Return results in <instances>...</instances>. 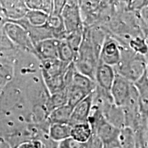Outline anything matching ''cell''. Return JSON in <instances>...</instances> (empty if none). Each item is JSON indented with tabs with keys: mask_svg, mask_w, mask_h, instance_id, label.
I'll return each instance as SVG.
<instances>
[{
	"mask_svg": "<svg viewBox=\"0 0 148 148\" xmlns=\"http://www.w3.org/2000/svg\"><path fill=\"white\" fill-rule=\"evenodd\" d=\"M147 62L145 56L134 52L130 48L125 49L122 46L121 60L114 68L116 73L134 83L147 70Z\"/></svg>",
	"mask_w": 148,
	"mask_h": 148,
	"instance_id": "obj_1",
	"label": "cell"
},
{
	"mask_svg": "<svg viewBox=\"0 0 148 148\" xmlns=\"http://www.w3.org/2000/svg\"><path fill=\"white\" fill-rule=\"evenodd\" d=\"M88 122L91 127L92 132L95 133L102 141L103 148L120 147L119 134L121 129L107 121L99 109L93 106H92Z\"/></svg>",
	"mask_w": 148,
	"mask_h": 148,
	"instance_id": "obj_2",
	"label": "cell"
},
{
	"mask_svg": "<svg viewBox=\"0 0 148 148\" xmlns=\"http://www.w3.org/2000/svg\"><path fill=\"white\" fill-rule=\"evenodd\" d=\"M3 31L18 51L35 55L34 45L28 34L21 26L12 22H6Z\"/></svg>",
	"mask_w": 148,
	"mask_h": 148,
	"instance_id": "obj_3",
	"label": "cell"
},
{
	"mask_svg": "<svg viewBox=\"0 0 148 148\" xmlns=\"http://www.w3.org/2000/svg\"><path fill=\"white\" fill-rule=\"evenodd\" d=\"M61 17L66 34L84 28L78 1H66Z\"/></svg>",
	"mask_w": 148,
	"mask_h": 148,
	"instance_id": "obj_4",
	"label": "cell"
},
{
	"mask_svg": "<svg viewBox=\"0 0 148 148\" xmlns=\"http://www.w3.org/2000/svg\"><path fill=\"white\" fill-rule=\"evenodd\" d=\"M134 88L132 82L122 75L116 73L110 90L114 104L118 107H123L130 97Z\"/></svg>",
	"mask_w": 148,
	"mask_h": 148,
	"instance_id": "obj_5",
	"label": "cell"
},
{
	"mask_svg": "<svg viewBox=\"0 0 148 148\" xmlns=\"http://www.w3.org/2000/svg\"><path fill=\"white\" fill-rule=\"evenodd\" d=\"M122 46L115 38L106 35L99 55V62L115 66L119 64L121 57Z\"/></svg>",
	"mask_w": 148,
	"mask_h": 148,
	"instance_id": "obj_6",
	"label": "cell"
},
{
	"mask_svg": "<svg viewBox=\"0 0 148 148\" xmlns=\"http://www.w3.org/2000/svg\"><path fill=\"white\" fill-rule=\"evenodd\" d=\"M28 11L24 1H0V14L6 22L14 21L25 17Z\"/></svg>",
	"mask_w": 148,
	"mask_h": 148,
	"instance_id": "obj_7",
	"label": "cell"
},
{
	"mask_svg": "<svg viewBox=\"0 0 148 148\" xmlns=\"http://www.w3.org/2000/svg\"><path fill=\"white\" fill-rule=\"evenodd\" d=\"M115 75L113 66L99 62L95 72L94 81L98 88L110 92Z\"/></svg>",
	"mask_w": 148,
	"mask_h": 148,
	"instance_id": "obj_8",
	"label": "cell"
},
{
	"mask_svg": "<svg viewBox=\"0 0 148 148\" xmlns=\"http://www.w3.org/2000/svg\"><path fill=\"white\" fill-rule=\"evenodd\" d=\"M93 92L85 97L73 108L69 123L71 126L78 123L88 122L92 110Z\"/></svg>",
	"mask_w": 148,
	"mask_h": 148,
	"instance_id": "obj_9",
	"label": "cell"
},
{
	"mask_svg": "<svg viewBox=\"0 0 148 148\" xmlns=\"http://www.w3.org/2000/svg\"><path fill=\"white\" fill-rule=\"evenodd\" d=\"M58 42L59 40L56 38H48L36 42L34 45V56L40 61L58 59Z\"/></svg>",
	"mask_w": 148,
	"mask_h": 148,
	"instance_id": "obj_10",
	"label": "cell"
},
{
	"mask_svg": "<svg viewBox=\"0 0 148 148\" xmlns=\"http://www.w3.org/2000/svg\"><path fill=\"white\" fill-rule=\"evenodd\" d=\"M40 72L43 79L51 78L65 73L70 64L64 63L58 59L40 60Z\"/></svg>",
	"mask_w": 148,
	"mask_h": 148,
	"instance_id": "obj_11",
	"label": "cell"
},
{
	"mask_svg": "<svg viewBox=\"0 0 148 148\" xmlns=\"http://www.w3.org/2000/svg\"><path fill=\"white\" fill-rule=\"evenodd\" d=\"M71 127L69 123H50L48 127V137L56 143L71 137Z\"/></svg>",
	"mask_w": 148,
	"mask_h": 148,
	"instance_id": "obj_12",
	"label": "cell"
},
{
	"mask_svg": "<svg viewBox=\"0 0 148 148\" xmlns=\"http://www.w3.org/2000/svg\"><path fill=\"white\" fill-rule=\"evenodd\" d=\"M73 108L66 104L53 110L48 114L47 120L50 123H69Z\"/></svg>",
	"mask_w": 148,
	"mask_h": 148,
	"instance_id": "obj_13",
	"label": "cell"
},
{
	"mask_svg": "<svg viewBox=\"0 0 148 148\" xmlns=\"http://www.w3.org/2000/svg\"><path fill=\"white\" fill-rule=\"evenodd\" d=\"M14 60L0 57V88L13 79Z\"/></svg>",
	"mask_w": 148,
	"mask_h": 148,
	"instance_id": "obj_14",
	"label": "cell"
},
{
	"mask_svg": "<svg viewBox=\"0 0 148 148\" xmlns=\"http://www.w3.org/2000/svg\"><path fill=\"white\" fill-rule=\"evenodd\" d=\"M119 145L121 148H140L134 131L129 127L120 130Z\"/></svg>",
	"mask_w": 148,
	"mask_h": 148,
	"instance_id": "obj_15",
	"label": "cell"
},
{
	"mask_svg": "<svg viewBox=\"0 0 148 148\" xmlns=\"http://www.w3.org/2000/svg\"><path fill=\"white\" fill-rule=\"evenodd\" d=\"M92 134L91 127L88 122L72 125L71 137L81 143L87 141Z\"/></svg>",
	"mask_w": 148,
	"mask_h": 148,
	"instance_id": "obj_16",
	"label": "cell"
},
{
	"mask_svg": "<svg viewBox=\"0 0 148 148\" xmlns=\"http://www.w3.org/2000/svg\"><path fill=\"white\" fill-rule=\"evenodd\" d=\"M66 104H67V89L62 90L60 92L51 95L46 102L47 117L48 114L53 110Z\"/></svg>",
	"mask_w": 148,
	"mask_h": 148,
	"instance_id": "obj_17",
	"label": "cell"
},
{
	"mask_svg": "<svg viewBox=\"0 0 148 148\" xmlns=\"http://www.w3.org/2000/svg\"><path fill=\"white\" fill-rule=\"evenodd\" d=\"M70 84L79 86V87L86 90L90 93H92L97 88V85H96L95 81L92 80L88 76H86V75L77 72L76 69L74 72Z\"/></svg>",
	"mask_w": 148,
	"mask_h": 148,
	"instance_id": "obj_18",
	"label": "cell"
},
{
	"mask_svg": "<svg viewBox=\"0 0 148 148\" xmlns=\"http://www.w3.org/2000/svg\"><path fill=\"white\" fill-rule=\"evenodd\" d=\"M90 94L91 93L79 86L70 84L67 88V104L73 108Z\"/></svg>",
	"mask_w": 148,
	"mask_h": 148,
	"instance_id": "obj_19",
	"label": "cell"
},
{
	"mask_svg": "<svg viewBox=\"0 0 148 148\" xmlns=\"http://www.w3.org/2000/svg\"><path fill=\"white\" fill-rule=\"evenodd\" d=\"M76 53L73 50L65 39L59 40L58 47V58L64 63L71 64L73 62Z\"/></svg>",
	"mask_w": 148,
	"mask_h": 148,
	"instance_id": "obj_20",
	"label": "cell"
},
{
	"mask_svg": "<svg viewBox=\"0 0 148 148\" xmlns=\"http://www.w3.org/2000/svg\"><path fill=\"white\" fill-rule=\"evenodd\" d=\"M49 15L39 10H28L25 18L29 24L34 27H41L45 25Z\"/></svg>",
	"mask_w": 148,
	"mask_h": 148,
	"instance_id": "obj_21",
	"label": "cell"
},
{
	"mask_svg": "<svg viewBox=\"0 0 148 148\" xmlns=\"http://www.w3.org/2000/svg\"><path fill=\"white\" fill-rule=\"evenodd\" d=\"M28 10H39L49 15L53 8V1H24Z\"/></svg>",
	"mask_w": 148,
	"mask_h": 148,
	"instance_id": "obj_22",
	"label": "cell"
},
{
	"mask_svg": "<svg viewBox=\"0 0 148 148\" xmlns=\"http://www.w3.org/2000/svg\"><path fill=\"white\" fill-rule=\"evenodd\" d=\"M83 34H84V28L68 33L66 34L65 38H64L71 46V47L75 51V53H77L79 46L81 45V42L82 41Z\"/></svg>",
	"mask_w": 148,
	"mask_h": 148,
	"instance_id": "obj_23",
	"label": "cell"
},
{
	"mask_svg": "<svg viewBox=\"0 0 148 148\" xmlns=\"http://www.w3.org/2000/svg\"><path fill=\"white\" fill-rule=\"evenodd\" d=\"M130 48L134 52L140 53V54L145 56L147 53V45L145 40L141 38H132L130 42Z\"/></svg>",
	"mask_w": 148,
	"mask_h": 148,
	"instance_id": "obj_24",
	"label": "cell"
},
{
	"mask_svg": "<svg viewBox=\"0 0 148 148\" xmlns=\"http://www.w3.org/2000/svg\"><path fill=\"white\" fill-rule=\"evenodd\" d=\"M16 148H49L46 140L41 138H34L23 142Z\"/></svg>",
	"mask_w": 148,
	"mask_h": 148,
	"instance_id": "obj_25",
	"label": "cell"
},
{
	"mask_svg": "<svg viewBox=\"0 0 148 148\" xmlns=\"http://www.w3.org/2000/svg\"><path fill=\"white\" fill-rule=\"evenodd\" d=\"M56 148H84L83 143H79L74 140L73 138L69 137L63 140L58 142L56 144Z\"/></svg>",
	"mask_w": 148,
	"mask_h": 148,
	"instance_id": "obj_26",
	"label": "cell"
},
{
	"mask_svg": "<svg viewBox=\"0 0 148 148\" xmlns=\"http://www.w3.org/2000/svg\"><path fill=\"white\" fill-rule=\"evenodd\" d=\"M84 148H103V145L99 136L95 133L92 132L87 141L83 143Z\"/></svg>",
	"mask_w": 148,
	"mask_h": 148,
	"instance_id": "obj_27",
	"label": "cell"
},
{
	"mask_svg": "<svg viewBox=\"0 0 148 148\" xmlns=\"http://www.w3.org/2000/svg\"><path fill=\"white\" fill-rule=\"evenodd\" d=\"M66 1H53V8L50 14L53 15H61L62 9L65 5ZM49 14V15H50Z\"/></svg>",
	"mask_w": 148,
	"mask_h": 148,
	"instance_id": "obj_28",
	"label": "cell"
},
{
	"mask_svg": "<svg viewBox=\"0 0 148 148\" xmlns=\"http://www.w3.org/2000/svg\"><path fill=\"white\" fill-rule=\"evenodd\" d=\"M5 23H6V19L3 17L2 14H0V32L3 30V25Z\"/></svg>",
	"mask_w": 148,
	"mask_h": 148,
	"instance_id": "obj_29",
	"label": "cell"
},
{
	"mask_svg": "<svg viewBox=\"0 0 148 148\" xmlns=\"http://www.w3.org/2000/svg\"><path fill=\"white\" fill-rule=\"evenodd\" d=\"M118 148H121V147H118Z\"/></svg>",
	"mask_w": 148,
	"mask_h": 148,
	"instance_id": "obj_30",
	"label": "cell"
}]
</instances>
